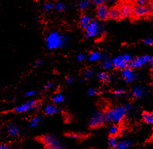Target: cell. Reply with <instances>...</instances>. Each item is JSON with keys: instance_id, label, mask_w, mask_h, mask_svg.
<instances>
[{"instance_id": "obj_1", "label": "cell", "mask_w": 153, "mask_h": 149, "mask_svg": "<svg viewBox=\"0 0 153 149\" xmlns=\"http://www.w3.org/2000/svg\"><path fill=\"white\" fill-rule=\"evenodd\" d=\"M132 105L126 103L114 107L111 110H108L104 112L105 122L117 124L124 120L127 114L131 111Z\"/></svg>"}, {"instance_id": "obj_2", "label": "cell", "mask_w": 153, "mask_h": 149, "mask_svg": "<svg viewBox=\"0 0 153 149\" xmlns=\"http://www.w3.org/2000/svg\"><path fill=\"white\" fill-rule=\"evenodd\" d=\"M68 37L57 31L50 32L45 38V45L50 50H54L64 47L68 43Z\"/></svg>"}, {"instance_id": "obj_3", "label": "cell", "mask_w": 153, "mask_h": 149, "mask_svg": "<svg viewBox=\"0 0 153 149\" xmlns=\"http://www.w3.org/2000/svg\"><path fill=\"white\" fill-rule=\"evenodd\" d=\"M103 32L104 28L102 24L99 21L94 20L85 29V36L87 39L95 38L102 35Z\"/></svg>"}, {"instance_id": "obj_4", "label": "cell", "mask_w": 153, "mask_h": 149, "mask_svg": "<svg viewBox=\"0 0 153 149\" xmlns=\"http://www.w3.org/2000/svg\"><path fill=\"white\" fill-rule=\"evenodd\" d=\"M42 141L47 149H67L62 141L53 135L43 136Z\"/></svg>"}, {"instance_id": "obj_5", "label": "cell", "mask_w": 153, "mask_h": 149, "mask_svg": "<svg viewBox=\"0 0 153 149\" xmlns=\"http://www.w3.org/2000/svg\"><path fill=\"white\" fill-rule=\"evenodd\" d=\"M39 107V102L36 99L29 100L20 105L15 107L13 110L17 113H25L35 111Z\"/></svg>"}, {"instance_id": "obj_6", "label": "cell", "mask_w": 153, "mask_h": 149, "mask_svg": "<svg viewBox=\"0 0 153 149\" xmlns=\"http://www.w3.org/2000/svg\"><path fill=\"white\" fill-rule=\"evenodd\" d=\"M133 57L129 54H125L116 56L112 60L113 67L120 70L128 67Z\"/></svg>"}, {"instance_id": "obj_7", "label": "cell", "mask_w": 153, "mask_h": 149, "mask_svg": "<svg viewBox=\"0 0 153 149\" xmlns=\"http://www.w3.org/2000/svg\"><path fill=\"white\" fill-rule=\"evenodd\" d=\"M105 122L104 113L100 111H95L90 117L88 126L91 128H98L102 127Z\"/></svg>"}, {"instance_id": "obj_8", "label": "cell", "mask_w": 153, "mask_h": 149, "mask_svg": "<svg viewBox=\"0 0 153 149\" xmlns=\"http://www.w3.org/2000/svg\"><path fill=\"white\" fill-rule=\"evenodd\" d=\"M151 57L148 54L142 55L134 58L133 57L132 60L130 62L128 67L132 69L142 68L145 66L149 64Z\"/></svg>"}, {"instance_id": "obj_9", "label": "cell", "mask_w": 153, "mask_h": 149, "mask_svg": "<svg viewBox=\"0 0 153 149\" xmlns=\"http://www.w3.org/2000/svg\"><path fill=\"white\" fill-rule=\"evenodd\" d=\"M120 73L122 78L127 83H133L137 79V73L134 70V69L130 68L129 67L121 69Z\"/></svg>"}, {"instance_id": "obj_10", "label": "cell", "mask_w": 153, "mask_h": 149, "mask_svg": "<svg viewBox=\"0 0 153 149\" xmlns=\"http://www.w3.org/2000/svg\"><path fill=\"white\" fill-rule=\"evenodd\" d=\"M147 94L148 90L146 87L142 85H137L134 86L131 91V94L132 97L137 99H140L145 97Z\"/></svg>"}, {"instance_id": "obj_11", "label": "cell", "mask_w": 153, "mask_h": 149, "mask_svg": "<svg viewBox=\"0 0 153 149\" xmlns=\"http://www.w3.org/2000/svg\"><path fill=\"white\" fill-rule=\"evenodd\" d=\"M109 10L104 4L98 6L96 9L97 16L101 20H105L109 17Z\"/></svg>"}, {"instance_id": "obj_12", "label": "cell", "mask_w": 153, "mask_h": 149, "mask_svg": "<svg viewBox=\"0 0 153 149\" xmlns=\"http://www.w3.org/2000/svg\"><path fill=\"white\" fill-rule=\"evenodd\" d=\"M149 13H150L149 9L146 6H136L132 9V14L137 18L146 16Z\"/></svg>"}, {"instance_id": "obj_13", "label": "cell", "mask_w": 153, "mask_h": 149, "mask_svg": "<svg viewBox=\"0 0 153 149\" xmlns=\"http://www.w3.org/2000/svg\"><path fill=\"white\" fill-rule=\"evenodd\" d=\"M61 111V108L56 104H48L46 105L43 108V113L47 115H53Z\"/></svg>"}, {"instance_id": "obj_14", "label": "cell", "mask_w": 153, "mask_h": 149, "mask_svg": "<svg viewBox=\"0 0 153 149\" xmlns=\"http://www.w3.org/2000/svg\"><path fill=\"white\" fill-rule=\"evenodd\" d=\"M6 131L9 136L13 138L19 136L22 132L21 128L18 125L13 124H9L7 126Z\"/></svg>"}, {"instance_id": "obj_15", "label": "cell", "mask_w": 153, "mask_h": 149, "mask_svg": "<svg viewBox=\"0 0 153 149\" xmlns=\"http://www.w3.org/2000/svg\"><path fill=\"white\" fill-rule=\"evenodd\" d=\"M106 57H108L102 53L98 51H95L91 52L88 56V60L91 63H95V62H98L101 61L102 60Z\"/></svg>"}, {"instance_id": "obj_16", "label": "cell", "mask_w": 153, "mask_h": 149, "mask_svg": "<svg viewBox=\"0 0 153 149\" xmlns=\"http://www.w3.org/2000/svg\"><path fill=\"white\" fill-rule=\"evenodd\" d=\"M121 17L123 18H128L130 17L132 13V9L128 4H123L119 9Z\"/></svg>"}, {"instance_id": "obj_17", "label": "cell", "mask_w": 153, "mask_h": 149, "mask_svg": "<svg viewBox=\"0 0 153 149\" xmlns=\"http://www.w3.org/2000/svg\"><path fill=\"white\" fill-rule=\"evenodd\" d=\"M91 17L87 14H83L79 19V25L82 29H85L91 23Z\"/></svg>"}, {"instance_id": "obj_18", "label": "cell", "mask_w": 153, "mask_h": 149, "mask_svg": "<svg viewBox=\"0 0 153 149\" xmlns=\"http://www.w3.org/2000/svg\"><path fill=\"white\" fill-rule=\"evenodd\" d=\"M97 79L102 83H108L111 80V77L109 74L105 72H101L97 74Z\"/></svg>"}, {"instance_id": "obj_19", "label": "cell", "mask_w": 153, "mask_h": 149, "mask_svg": "<svg viewBox=\"0 0 153 149\" xmlns=\"http://www.w3.org/2000/svg\"><path fill=\"white\" fill-rule=\"evenodd\" d=\"M101 67L104 70H111V69L113 68V64H112V61L111 59L106 57L104 58L103 60L101 61Z\"/></svg>"}, {"instance_id": "obj_20", "label": "cell", "mask_w": 153, "mask_h": 149, "mask_svg": "<svg viewBox=\"0 0 153 149\" xmlns=\"http://www.w3.org/2000/svg\"><path fill=\"white\" fill-rule=\"evenodd\" d=\"M142 118L143 121L149 125H153V112H144L142 114Z\"/></svg>"}, {"instance_id": "obj_21", "label": "cell", "mask_w": 153, "mask_h": 149, "mask_svg": "<svg viewBox=\"0 0 153 149\" xmlns=\"http://www.w3.org/2000/svg\"><path fill=\"white\" fill-rule=\"evenodd\" d=\"M95 74V71L92 68H86L82 72V76L86 80L92 78Z\"/></svg>"}, {"instance_id": "obj_22", "label": "cell", "mask_w": 153, "mask_h": 149, "mask_svg": "<svg viewBox=\"0 0 153 149\" xmlns=\"http://www.w3.org/2000/svg\"><path fill=\"white\" fill-rule=\"evenodd\" d=\"M132 147V143L129 140H123L119 141L117 146L115 149H131Z\"/></svg>"}, {"instance_id": "obj_23", "label": "cell", "mask_w": 153, "mask_h": 149, "mask_svg": "<svg viewBox=\"0 0 153 149\" xmlns=\"http://www.w3.org/2000/svg\"><path fill=\"white\" fill-rule=\"evenodd\" d=\"M109 17L113 20H118L121 17V13L119 9L114 7L109 10Z\"/></svg>"}, {"instance_id": "obj_24", "label": "cell", "mask_w": 153, "mask_h": 149, "mask_svg": "<svg viewBox=\"0 0 153 149\" xmlns=\"http://www.w3.org/2000/svg\"><path fill=\"white\" fill-rule=\"evenodd\" d=\"M65 100V97L64 95L60 93L56 94L52 98V101L53 103L56 104V105H59V104L62 103Z\"/></svg>"}, {"instance_id": "obj_25", "label": "cell", "mask_w": 153, "mask_h": 149, "mask_svg": "<svg viewBox=\"0 0 153 149\" xmlns=\"http://www.w3.org/2000/svg\"><path fill=\"white\" fill-rule=\"evenodd\" d=\"M42 122V117L39 115L33 117L29 121V126L31 128L37 127Z\"/></svg>"}, {"instance_id": "obj_26", "label": "cell", "mask_w": 153, "mask_h": 149, "mask_svg": "<svg viewBox=\"0 0 153 149\" xmlns=\"http://www.w3.org/2000/svg\"><path fill=\"white\" fill-rule=\"evenodd\" d=\"M119 142V141L117 136H110L108 139V145L110 148H115L117 146Z\"/></svg>"}, {"instance_id": "obj_27", "label": "cell", "mask_w": 153, "mask_h": 149, "mask_svg": "<svg viewBox=\"0 0 153 149\" xmlns=\"http://www.w3.org/2000/svg\"><path fill=\"white\" fill-rule=\"evenodd\" d=\"M91 6L90 0H80L78 4V7L81 10H84Z\"/></svg>"}, {"instance_id": "obj_28", "label": "cell", "mask_w": 153, "mask_h": 149, "mask_svg": "<svg viewBox=\"0 0 153 149\" xmlns=\"http://www.w3.org/2000/svg\"><path fill=\"white\" fill-rule=\"evenodd\" d=\"M120 128L116 124H114V125H112L110 127V128L109 129V134L110 136H117L120 133Z\"/></svg>"}, {"instance_id": "obj_29", "label": "cell", "mask_w": 153, "mask_h": 149, "mask_svg": "<svg viewBox=\"0 0 153 149\" xmlns=\"http://www.w3.org/2000/svg\"><path fill=\"white\" fill-rule=\"evenodd\" d=\"M54 8L59 12H62L66 10V5L62 2L57 1L54 4Z\"/></svg>"}, {"instance_id": "obj_30", "label": "cell", "mask_w": 153, "mask_h": 149, "mask_svg": "<svg viewBox=\"0 0 153 149\" xmlns=\"http://www.w3.org/2000/svg\"><path fill=\"white\" fill-rule=\"evenodd\" d=\"M43 10L46 12H50L53 11L54 8V4L51 3V2H46L43 4L42 6Z\"/></svg>"}, {"instance_id": "obj_31", "label": "cell", "mask_w": 153, "mask_h": 149, "mask_svg": "<svg viewBox=\"0 0 153 149\" xmlns=\"http://www.w3.org/2000/svg\"><path fill=\"white\" fill-rule=\"evenodd\" d=\"M87 95L90 97H93L97 95H99L101 93V91L98 89H96L95 87H90L87 91Z\"/></svg>"}, {"instance_id": "obj_32", "label": "cell", "mask_w": 153, "mask_h": 149, "mask_svg": "<svg viewBox=\"0 0 153 149\" xmlns=\"http://www.w3.org/2000/svg\"><path fill=\"white\" fill-rule=\"evenodd\" d=\"M126 94V91L124 89H118L117 90L114 91L113 92L114 96L116 98L123 97Z\"/></svg>"}, {"instance_id": "obj_33", "label": "cell", "mask_w": 153, "mask_h": 149, "mask_svg": "<svg viewBox=\"0 0 153 149\" xmlns=\"http://www.w3.org/2000/svg\"><path fill=\"white\" fill-rule=\"evenodd\" d=\"M143 43L147 46H153V38H146L143 40Z\"/></svg>"}, {"instance_id": "obj_34", "label": "cell", "mask_w": 153, "mask_h": 149, "mask_svg": "<svg viewBox=\"0 0 153 149\" xmlns=\"http://www.w3.org/2000/svg\"><path fill=\"white\" fill-rule=\"evenodd\" d=\"M67 136L70 138H72V139H80L81 138H82V136L79 135V134H77V133H68Z\"/></svg>"}, {"instance_id": "obj_35", "label": "cell", "mask_w": 153, "mask_h": 149, "mask_svg": "<svg viewBox=\"0 0 153 149\" xmlns=\"http://www.w3.org/2000/svg\"><path fill=\"white\" fill-rule=\"evenodd\" d=\"M135 3L137 6H145L148 3V0H135Z\"/></svg>"}, {"instance_id": "obj_36", "label": "cell", "mask_w": 153, "mask_h": 149, "mask_svg": "<svg viewBox=\"0 0 153 149\" xmlns=\"http://www.w3.org/2000/svg\"><path fill=\"white\" fill-rule=\"evenodd\" d=\"M37 94V92L36 91H34V90L28 91L25 94L26 96L27 97H34L36 96Z\"/></svg>"}, {"instance_id": "obj_37", "label": "cell", "mask_w": 153, "mask_h": 149, "mask_svg": "<svg viewBox=\"0 0 153 149\" xmlns=\"http://www.w3.org/2000/svg\"><path fill=\"white\" fill-rule=\"evenodd\" d=\"M53 86H54L53 83L51 82V81H49L45 85L44 88H45L46 91H48V90H50V89H51Z\"/></svg>"}, {"instance_id": "obj_38", "label": "cell", "mask_w": 153, "mask_h": 149, "mask_svg": "<svg viewBox=\"0 0 153 149\" xmlns=\"http://www.w3.org/2000/svg\"><path fill=\"white\" fill-rule=\"evenodd\" d=\"M77 59H78V61L79 62H83L86 59V56L85 54H84V53H80L77 56Z\"/></svg>"}, {"instance_id": "obj_39", "label": "cell", "mask_w": 153, "mask_h": 149, "mask_svg": "<svg viewBox=\"0 0 153 149\" xmlns=\"http://www.w3.org/2000/svg\"><path fill=\"white\" fill-rule=\"evenodd\" d=\"M75 81H76V78L73 76H69L66 79V83L68 84H73V83L75 82Z\"/></svg>"}, {"instance_id": "obj_40", "label": "cell", "mask_w": 153, "mask_h": 149, "mask_svg": "<svg viewBox=\"0 0 153 149\" xmlns=\"http://www.w3.org/2000/svg\"><path fill=\"white\" fill-rule=\"evenodd\" d=\"M0 149H13L12 146L4 143H0Z\"/></svg>"}, {"instance_id": "obj_41", "label": "cell", "mask_w": 153, "mask_h": 149, "mask_svg": "<svg viewBox=\"0 0 153 149\" xmlns=\"http://www.w3.org/2000/svg\"><path fill=\"white\" fill-rule=\"evenodd\" d=\"M106 1L107 0H92L94 4L97 6L104 4L106 2Z\"/></svg>"}, {"instance_id": "obj_42", "label": "cell", "mask_w": 153, "mask_h": 149, "mask_svg": "<svg viewBox=\"0 0 153 149\" xmlns=\"http://www.w3.org/2000/svg\"><path fill=\"white\" fill-rule=\"evenodd\" d=\"M42 64V61L41 60H39H39L36 61V63H35V66L36 67H39Z\"/></svg>"}, {"instance_id": "obj_43", "label": "cell", "mask_w": 153, "mask_h": 149, "mask_svg": "<svg viewBox=\"0 0 153 149\" xmlns=\"http://www.w3.org/2000/svg\"><path fill=\"white\" fill-rule=\"evenodd\" d=\"M148 9H149V13H153V3L151 4L148 7Z\"/></svg>"}, {"instance_id": "obj_44", "label": "cell", "mask_w": 153, "mask_h": 149, "mask_svg": "<svg viewBox=\"0 0 153 149\" xmlns=\"http://www.w3.org/2000/svg\"><path fill=\"white\" fill-rule=\"evenodd\" d=\"M149 64L151 66V68H152V70L153 72V56L151 57V59H150V61H149Z\"/></svg>"}, {"instance_id": "obj_45", "label": "cell", "mask_w": 153, "mask_h": 149, "mask_svg": "<svg viewBox=\"0 0 153 149\" xmlns=\"http://www.w3.org/2000/svg\"><path fill=\"white\" fill-rule=\"evenodd\" d=\"M152 86H153V77H152Z\"/></svg>"}, {"instance_id": "obj_46", "label": "cell", "mask_w": 153, "mask_h": 149, "mask_svg": "<svg viewBox=\"0 0 153 149\" xmlns=\"http://www.w3.org/2000/svg\"><path fill=\"white\" fill-rule=\"evenodd\" d=\"M30 1H36V0H30Z\"/></svg>"}, {"instance_id": "obj_47", "label": "cell", "mask_w": 153, "mask_h": 149, "mask_svg": "<svg viewBox=\"0 0 153 149\" xmlns=\"http://www.w3.org/2000/svg\"><path fill=\"white\" fill-rule=\"evenodd\" d=\"M152 107H153V102H152Z\"/></svg>"}]
</instances>
